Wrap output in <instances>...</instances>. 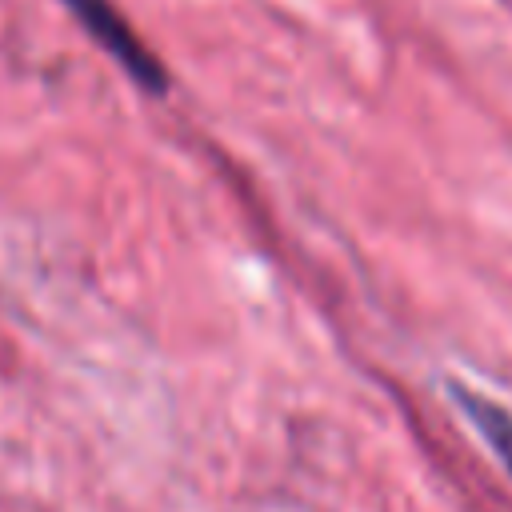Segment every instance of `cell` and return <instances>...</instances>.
Listing matches in <instances>:
<instances>
[{"label": "cell", "mask_w": 512, "mask_h": 512, "mask_svg": "<svg viewBox=\"0 0 512 512\" xmlns=\"http://www.w3.org/2000/svg\"><path fill=\"white\" fill-rule=\"evenodd\" d=\"M72 12H76V20L104 44V52L136 80V84H144L148 92H164V68L156 64V56L144 48V40L124 24V16L108 4V0H64Z\"/></svg>", "instance_id": "6da1fadb"}, {"label": "cell", "mask_w": 512, "mask_h": 512, "mask_svg": "<svg viewBox=\"0 0 512 512\" xmlns=\"http://www.w3.org/2000/svg\"><path fill=\"white\" fill-rule=\"evenodd\" d=\"M448 392L456 396V408L472 420V428L484 436V444H488V448L504 460V468L512 472V412H508L504 404H496L492 396L476 392L472 384H460V380H452Z\"/></svg>", "instance_id": "7a4b0ae2"}]
</instances>
